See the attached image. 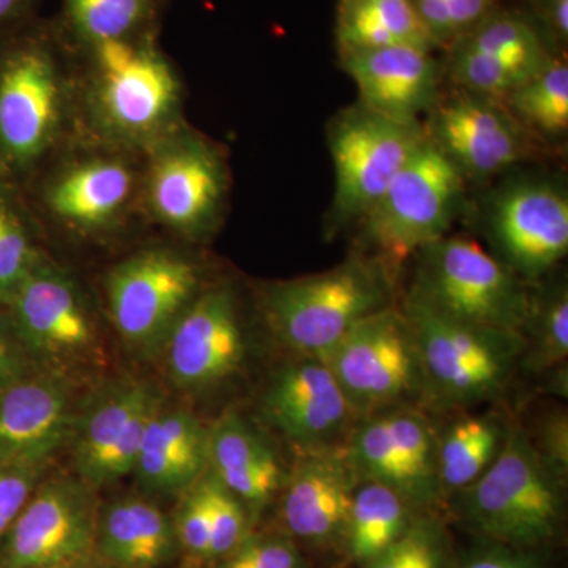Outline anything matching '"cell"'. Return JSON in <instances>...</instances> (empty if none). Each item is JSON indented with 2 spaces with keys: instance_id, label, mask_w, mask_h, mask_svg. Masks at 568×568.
<instances>
[{
  "instance_id": "6da1fadb",
  "label": "cell",
  "mask_w": 568,
  "mask_h": 568,
  "mask_svg": "<svg viewBox=\"0 0 568 568\" xmlns=\"http://www.w3.org/2000/svg\"><path fill=\"white\" fill-rule=\"evenodd\" d=\"M390 268L379 257L347 261L323 272L272 284L264 315L284 346L321 357L355 324L392 306Z\"/></svg>"
},
{
  "instance_id": "7a4b0ae2",
  "label": "cell",
  "mask_w": 568,
  "mask_h": 568,
  "mask_svg": "<svg viewBox=\"0 0 568 568\" xmlns=\"http://www.w3.org/2000/svg\"><path fill=\"white\" fill-rule=\"evenodd\" d=\"M425 395L436 406L466 407L499 398L525 355V335L459 323L407 297Z\"/></svg>"
},
{
  "instance_id": "3957f363",
  "label": "cell",
  "mask_w": 568,
  "mask_h": 568,
  "mask_svg": "<svg viewBox=\"0 0 568 568\" xmlns=\"http://www.w3.org/2000/svg\"><path fill=\"white\" fill-rule=\"evenodd\" d=\"M418 254L410 297L459 323L525 335L532 297L503 261L466 237L439 239Z\"/></svg>"
},
{
  "instance_id": "277c9868",
  "label": "cell",
  "mask_w": 568,
  "mask_h": 568,
  "mask_svg": "<svg viewBox=\"0 0 568 568\" xmlns=\"http://www.w3.org/2000/svg\"><path fill=\"white\" fill-rule=\"evenodd\" d=\"M562 480L538 454L521 426H508L499 455L484 476L459 491V507L481 532L530 547L555 536L560 518Z\"/></svg>"
},
{
  "instance_id": "5b68a950",
  "label": "cell",
  "mask_w": 568,
  "mask_h": 568,
  "mask_svg": "<svg viewBox=\"0 0 568 568\" xmlns=\"http://www.w3.org/2000/svg\"><path fill=\"white\" fill-rule=\"evenodd\" d=\"M465 175L433 144L422 142L386 193L364 216L368 241L388 268L446 237L462 203Z\"/></svg>"
},
{
  "instance_id": "8992f818",
  "label": "cell",
  "mask_w": 568,
  "mask_h": 568,
  "mask_svg": "<svg viewBox=\"0 0 568 568\" xmlns=\"http://www.w3.org/2000/svg\"><path fill=\"white\" fill-rule=\"evenodd\" d=\"M358 417L425 395L405 313L394 305L365 317L321 355Z\"/></svg>"
},
{
  "instance_id": "52a82bcc",
  "label": "cell",
  "mask_w": 568,
  "mask_h": 568,
  "mask_svg": "<svg viewBox=\"0 0 568 568\" xmlns=\"http://www.w3.org/2000/svg\"><path fill=\"white\" fill-rule=\"evenodd\" d=\"M362 481L394 489L410 507H432L444 495L437 436L424 414L395 406L361 417L346 439Z\"/></svg>"
},
{
  "instance_id": "ba28073f",
  "label": "cell",
  "mask_w": 568,
  "mask_h": 568,
  "mask_svg": "<svg viewBox=\"0 0 568 568\" xmlns=\"http://www.w3.org/2000/svg\"><path fill=\"white\" fill-rule=\"evenodd\" d=\"M417 122L362 106L343 115L331 134L336 216L364 219L425 141Z\"/></svg>"
},
{
  "instance_id": "9c48e42d",
  "label": "cell",
  "mask_w": 568,
  "mask_h": 568,
  "mask_svg": "<svg viewBox=\"0 0 568 568\" xmlns=\"http://www.w3.org/2000/svg\"><path fill=\"white\" fill-rule=\"evenodd\" d=\"M196 290V268L178 254L152 250L129 257L114 267L106 284L115 331L142 355L162 353Z\"/></svg>"
},
{
  "instance_id": "30bf717a",
  "label": "cell",
  "mask_w": 568,
  "mask_h": 568,
  "mask_svg": "<svg viewBox=\"0 0 568 568\" xmlns=\"http://www.w3.org/2000/svg\"><path fill=\"white\" fill-rule=\"evenodd\" d=\"M100 500L78 477L41 481L0 540V568H47L93 552Z\"/></svg>"
},
{
  "instance_id": "8fae6325",
  "label": "cell",
  "mask_w": 568,
  "mask_h": 568,
  "mask_svg": "<svg viewBox=\"0 0 568 568\" xmlns=\"http://www.w3.org/2000/svg\"><path fill=\"white\" fill-rule=\"evenodd\" d=\"M160 403L156 392L141 381L108 388L78 418L71 437L78 478L99 491L132 474L145 426Z\"/></svg>"
},
{
  "instance_id": "7c38bea8",
  "label": "cell",
  "mask_w": 568,
  "mask_h": 568,
  "mask_svg": "<svg viewBox=\"0 0 568 568\" xmlns=\"http://www.w3.org/2000/svg\"><path fill=\"white\" fill-rule=\"evenodd\" d=\"M9 304L13 305L14 331L29 354L52 366H69L95 353V325L80 291L61 272L33 265Z\"/></svg>"
},
{
  "instance_id": "4fadbf2b",
  "label": "cell",
  "mask_w": 568,
  "mask_h": 568,
  "mask_svg": "<svg viewBox=\"0 0 568 568\" xmlns=\"http://www.w3.org/2000/svg\"><path fill=\"white\" fill-rule=\"evenodd\" d=\"M261 406L265 418L301 450L345 444L361 418L327 365L302 355L275 373Z\"/></svg>"
},
{
  "instance_id": "5bb4252c",
  "label": "cell",
  "mask_w": 568,
  "mask_h": 568,
  "mask_svg": "<svg viewBox=\"0 0 568 568\" xmlns=\"http://www.w3.org/2000/svg\"><path fill=\"white\" fill-rule=\"evenodd\" d=\"M171 381L185 390H203L237 372L245 354L233 295L212 290L194 297L163 345Z\"/></svg>"
},
{
  "instance_id": "9a60e30c",
  "label": "cell",
  "mask_w": 568,
  "mask_h": 568,
  "mask_svg": "<svg viewBox=\"0 0 568 568\" xmlns=\"http://www.w3.org/2000/svg\"><path fill=\"white\" fill-rule=\"evenodd\" d=\"M104 115L126 133H144L168 119L178 102L170 63L132 39L93 44Z\"/></svg>"
},
{
  "instance_id": "2e32d148",
  "label": "cell",
  "mask_w": 568,
  "mask_h": 568,
  "mask_svg": "<svg viewBox=\"0 0 568 568\" xmlns=\"http://www.w3.org/2000/svg\"><path fill=\"white\" fill-rule=\"evenodd\" d=\"M491 231L507 267L521 280L540 278L567 256V196L549 183L510 186L493 204Z\"/></svg>"
},
{
  "instance_id": "e0dca14e",
  "label": "cell",
  "mask_w": 568,
  "mask_h": 568,
  "mask_svg": "<svg viewBox=\"0 0 568 568\" xmlns=\"http://www.w3.org/2000/svg\"><path fill=\"white\" fill-rule=\"evenodd\" d=\"M361 484L346 443L302 450L280 489V518L287 534L312 544L343 536Z\"/></svg>"
},
{
  "instance_id": "ac0fdd59",
  "label": "cell",
  "mask_w": 568,
  "mask_h": 568,
  "mask_svg": "<svg viewBox=\"0 0 568 568\" xmlns=\"http://www.w3.org/2000/svg\"><path fill=\"white\" fill-rule=\"evenodd\" d=\"M463 175L500 173L528 152L525 132L507 108L476 93H455L437 104L425 132Z\"/></svg>"
},
{
  "instance_id": "d6986e66",
  "label": "cell",
  "mask_w": 568,
  "mask_h": 568,
  "mask_svg": "<svg viewBox=\"0 0 568 568\" xmlns=\"http://www.w3.org/2000/svg\"><path fill=\"white\" fill-rule=\"evenodd\" d=\"M73 390L58 372L0 390V462H52L78 424Z\"/></svg>"
},
{
  "instance_id": "ffe728a7",
  "label": "cell",
  "mask_w": 568,
  "mask_h": 568,
  "mask_svg": "<svg viewBox=\"0 0 568 568\" xmlns=\"http://www.w3.org/2000/svg\"><path fill=\"white\" fill-rule=\"evenodd\" d=\"M59 82L39 44L26 43L0 61V145L17 162L39 155L54 132Z\"/></svg>"
},
{
  "instance_id": "44dd1931",
  "label": "cell",
  "mask_w": 568,
  "mask_h": 568,
  "mask_svg": "<svg viewBox=\"0 0 568 568\" xmlns=\"http://www.w3.org/2000/svg\"><path fill=\"white\" fill-rule=\"evenodd\" d=\"M342 62L366 110L417 122L420 112L435 106L439 67L432 51L414 47L345 51Z\"/></svg>"
},
{
  "instance_id": "7402d4cb",
  "label": "cell",
  "mask_w": 568,
  "mask_h": 568,
  "mask_svg": "<svg viewBox=\"0 0 568 568\" xmlns=\"http://www.w3.org/2000/svg\"><path fill=\"white\" fill-rule=\"evenodd\" d=\"M93 552L114 568H170L181 560L173 514L152 497L100 503Z\"/></svg>"
},
{
  "instance_id": "603a6c76",
  "label": "cell",
  "mask_w": 568,
  "mask_h": 568,
  "mask_svg": "<svg viewBox=\"0 0 568 568\" xmlns=\"http://www.w3.org/2000/svg\"><path fill=\"white\" fill-rule=\"evenodd\" d=\"M207 473V428L181 407L156 406L138 454L136 474L148 493L181 496Z\"/></svg>"
},
{
  "instance_id": "cb8c5ba5",
  "label": "cell",
  "mask_w": 568,
  "mask_h": 568,
  "mask_svg": "<svg viewBox=\"0 0 568 568\" xmlns=\"http://www.w3.org/2000/svg\"><path fill=\"white\" fill-rule=\"evenodd\" d=\"M207 470L244 504L253 521L286 477L274 448L235 413L207 428Z\"/></svg>"
},
{
  "instance_id": "d4e9b609",
  "label": "cell",
  "mask_w": 568,
  "mask_h": 568,
  "mask_svg": "<svg viewBox=\"0 0 568 568\" xmlns=\"http://www.w3.org/2000/svg\"><path fill=\"white\" fill-rule=\"evenodd\" d=\"M222 192V170L205 149H174L153 164L149 182L153 211L178 230L203 226L215 212Z\"/></svg>"
},
{
  "instance_id": "484cf974",
  "label": "cell",
  "mask_w": 568,
  "mask_h": 568,
  "mask_svg": "<svg viewBox=\"0 0 568 568\" xmlns=\"http://www.w3.org/2000/svg\"><path fill=\"white\" fill-rule=\"evenodd\" d=\"M336 40L342 52L390 47L425 51L437 48L413 0H342Z\"/></svg>"
},
{
  "instance_id": "4316f807",
  "label": "cell",
  "mask_w": 568,
  "mask_h": 568,
  "mask_svg": "<svg viewBox=\"0 0 568 568\" xmlns=\"http://www.w3.org/2000/svg\"><path fill=\"white\" fill-rule=\"evenodd\" d=\"M508 426L495 413L457 418L437 436V465L444 493L463 491L484 476L506 440Z\"/></svg>"
},
{
  "instance_id": "83f0119b",
  "label": "cell",
  "mask_w": 568,
  "mask_h": 568,
  "mask_svg": "<svg viewBox=\"0 0 568 568\" xmlns=\"http://www.w3.org/2000/svg\"><path fill=\"white\" fill-rule=\"evenodd\" d=\"M132 174L115 162H92L55 183L50 204L55 215L81 226H100L121 211L132 192Z\"/></svg>"
},
{
  "instance_id": "f1b7e54d",
  "label": "cell",
  "mask_w": 568,
  "mask_h": 568,
  "mask_svg": "<svg viewBox=\"0 0 568 568\" xmlns=\"http://www.w3.org/2000/svg\"><path fill=\"white\" fill-rule=\"evenodd\" d=\"M409 504L394 489L364 480L355 489L345 536L351 555L369 562L410 526Z\"/></svg>"
},
{
  "instance_id": "f546056e",
  "label": "cell",
  "mask_w": 568,
  "mask_h": 568,
  "mask_svg": "<svg viewBox=\"0 0 568 568\" xmlns=\"http://www.w3.org/2000/svg\"><path fill=\"white\" fill-rule=\"evenodd\" d=\"M455 43L495 55L530 74H537L552 58L548 39L537 24L514 11L499 9Z\"/></svg>"
},
{
  "instance_id": "4dcf8cb0",
  "label": "cell",
  "mask_w": 568,
  "mask_h": 568,
  "mask_svg": "<svg viewBox=\"0 0 568 568\" xmlns=\"http://www.w3.org/2000/svg\"><path fill=\"white\" fill-rule=\"evenodd\" d=\"M504 102L519 122L541 134H560L568 126V65L555 58Z\"/></svg>"
},
{
  "instance_id": "1f68e13d",
  "label": "cell",
  "mask_w": 568,
  "mask_h": 568,
  "mask_svg": "<svg viewBox=\"0 0 568 568\" xmlns=\"http://www.w3.org/2000/svg\"><path fill=\"white\" fill-rule=\"evenodd\" d=\"M526 331L530 346L525 349L523 364L536 373L549 372L566 364L568 357V293L566 286L547 291L532 298Z\"/></svg>"
},
{
  "instance_id": "d6a6232c",
  "label": "cell",
  "mask_w": 568,
  "mask_h": 568,
  "mask_svg": "<svg viewBox=\"0 0 568 568\" xmlns=\"http://www.w3.org/2000/svg\"><path fill=\"white\" fill-rule=\"evenodd\" d=\"M65 9L73 28L93 47L132 39L151 17L153 0H65Z\"/></svg>"
},
{
  "instance_id": "836d02e7",
  "label": "cell",
  "mask_w": 568,
  "mask_h": 568,
  "mask_svg": "<svg viewBox=\"0 0 568 568\" xmlns=\"http://www.w3.org/2000/svg\"><path fill=\"white\" fill-rule=\"evenodd\" d=\"M450 74L466 92L491 100H506L536 74L495 55L452 44Z\"/></svg>"
},
{
  "instance_id": "e575fe53",
  "label": "cell",
  "mask_w": 568,
  "mask_h": 568,
  "mask_svg": "<svg viewBox=\"0 0 568 568\" xmlns=\"http://www.w3.org/2000/svg\"><path fill=\"white\" fill-rule=\"evenodd\" d=\"M171 514L181 547L179 568H207L212 523L205 474L179 496L178 507Z\"/></svg>"
},
{
  "instance_id": "d590c367",
  "label": "cell",
  "mask_w": 568,
  "mask_h": 568,
  "mask_svg": "<svg viewBox=\"0 0 568 568\" xmlns=\"http://www.w3.org/2000/svg\"><path fill=\"white\" fill-rule=\"evenodd\" d=\"M205 481L211 500L212 523L209 567L216 560L226 558L244 544L246 537L252 534L253 519L244 504L233 493L227 491L209 470L205 473Z\"/></svg>"
},
{
  "instance_id": "8d00e7d4",
  "label": "cell",
  "mask_w": 568,
  "mask_h": 568,
  "mask_svg": "<svg viewBox=\"0 0 568 568\" xmlns=\"http://www.w3.org/2000/svg\"><path fill=\"white\" fill-rule=\"evenodd\" d=\"M446 541L436 525L410 523L398 540L384 549L366 568H444Z\"/></svg>"
},
{
  "instance_id": "74e56055",
  "label": "cell",
  "mask_w": 568,
  "mask_h": 568,
  "mask_svg": "<svg viewBox=\"0 0 568 568\" xmlns=\"http://www.w3.org/2000/svg\"><path fill=\"white\" fill-rule=\"evenodd\" d=\"M33 265L36 257L20 219L0 200V301H10Z\"/></svg>"
},
{
  "instance_id": "f35d334b",
  "label": "cell",
  "mask_w": 568,
  "mask_h": 568,
  "mask_svg": "<svg viewBox=\"0 0 568 568\" xmlns=\"http://www.w3.org/2000/svg\"><path fill=\"white\" fill-rule=\"evenodd\" d=\"M207 568H305L290 537L250 534L244 544Z\"/></svg>"
},
{
  "instance_id": "ab89813d",
  "label": "cell",
  "mask_w": 568,
  "mask_h": 568,
  "mask_svg": "<svg viewBox=\"0 0 568 568\" xmlns=\"http://www.w3.org/2000/svg\"><path fill=\"white\" fill-rule=\"evenodd\" d=\"M50 463L0 462V540L43 481Z\"/></svg>"
},
{
  "instance_id": "60d3db41",
  "label": "cell",
  "mask_w": 568,
  "mask_h": 568,
  "mask_svg": "<svg viewBox=\"0 0 568 568\" xmlns=\"http://www.w3.org/2000/svg\"><path fill=\"white\" fill-rule=\"evenodd\" d=\"M534 440V439H532ZM536 444L538 454L545 459L549 469L566 480L568 470V422L566 414H556L544 424Z\"/></svg>"
},
{
  "instance_id": "b9f144b4",
  "label": "cell",
  "mask_w": 568,
  "mask_h": 568,
  "mask_svg": "<svg viewBox=\"0 0 568 568\" xmlns=\"http://www.w3.org/2000/svg\"><path fill=\"white\" fill-rule=\"evenodd\" d=\"M31 375L29 351L22 345L17 331H9L0 324V390Z\"/></svg>"
},
{
  "instance_id": "7bdbcfd3",
  "label": "cell",
  "mask_w": 568,
  "mask_h": 568,
  "mask_svg": "<svg viewBox=\"0 0 568 568\" xmlns=\"http://www.w3.org/2000/svg\"><path fill=\"white\" fill-rule=\"evenodd\" d=\"M444 3L454 29L455 41L473 31L478 22L497 9V0H444Z\"/></svg>"
},
{
  "instance_id": "ee69618b",
  "label": "cell",
  "mask_w": 568,
  "mask_h": 568,
  "mask_svg": "<svg viewBox=\"0 0 568 568\" xmlns=\"http://www.w3.org/2000/svg\"><path fill=\"white\" fill-rule=\"evenodd\" d=\"M540 31L548 40L566 43L568 39V0H530Z\"/></svg>"
},
{
  "instance_id": "f6af8a7d",
  "label": "cell",
  "mask_w": 568,
  "mask_h": 568,
  "mask_svg": "<svg viewBox=\"0 0 568 568\" xmlns=\"http://www.w3.org/2000/svg\"><path fill=\"white\" fill-rule=\"evenodd\" d=\"M465 568H534V566L525 555H519V552L506 548H497L481 552L476 559L470 560Z\"/></svg>"
},
{
  "instance_id": "bcb514c9",
  "label": "cell",
  "mask_w": 568,
  "mask_h": 568,
  "mask_svg": "<svg viewBox=\"0 0 568 568\" xmlns=\"http://www.w3.org/2000/svg\"><path fill=\"white\" fill-rule=\"evenodd\" d=\"M28 0H0V28L20 17Z\"/></svg>"
},
{
  "instance_id": "7dc6e473",
  "label": "cell",
  "mask_w": 568,
  "mask_h": 568,
  "mask_svg": "<svg viewBox=\"0 0 568 568\" xmlns=\"http://www.w3.org/2000/svg\"><path fill=\"white\" fill-rule=\"evenodd\" d=\"M47 568H114L111 567L110 564L104 562L103 559H100L95 552L92 555L84 556V558L71 560V562L59 564V566H52Z\"/></svg>"
}]
</instances>
